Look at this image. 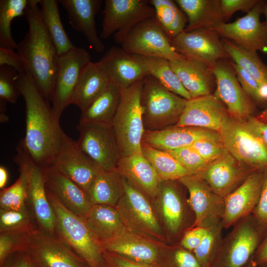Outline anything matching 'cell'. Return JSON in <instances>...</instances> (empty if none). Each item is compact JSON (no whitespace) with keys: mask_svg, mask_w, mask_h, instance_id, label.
<instances>
[{"mask_svg":"<svg viewBox=\"0 0 267 267\" xmlns=\"http://www.w3.org/2000/svg\"><path fill=\"white\" fill-rule=\"evenodd\" d=\"M17 83L25 103V136L21 143L32 161L45 168L52 165L64 132L30 75L18 74Z\"/></svg>","mask_w":267,"mask_h":267,"instance_id":"1","label":"cell"},{"mask_svg":"<svg viewBox=\"0 0 267 267\" xmlns=\"http://www.w3.org/2000/svg\"><path fill=\"white\" fill-rule=\"evenodd\" d=\"M39 0H28L25 15L29 29L17 44V53L41 93L48 102H51L58 55L44 24Z\"/></svg>","mask_w":267,"mask_h":267,"instance_id":"2","label":"cell"},{"mask_svg":"<svg viewBox=\"0 0 267 267\" xmlns=\"http://www.w3.org/2000/svg\"><path fill=\"white\" fill-rule=\"evenodd\" d=\"M143 80L121 89L119 105L112 122L121 158L141 152L145 131L140 104Z\"/></svg>","mask_w":267,"mask_h":267,"instance_id":"3","label":"cell"},{"mask_svg":"<svg viewBox=\"0 0 267 267\" xmlns=\"http://www.w3.org/2000/svg\"><path fill=\"white\" fill-rule=\"evenodd\" d=\"M46 194L56 218L55 233L89 267H102L103 249L88 228L85 219L66 208L46 187Z\"/></svg>","mask_w":267,"mask_h":267,"instance_id":"4","label":"cell"},{"mask_svg":"<svg viewBox=\"0 0 267 267\" xmlns=\"http://www.w3.org/2000/svg\"><path fill=\"white\" fill-rule=\"evenodd\" d=\"M181 185L178 180L162 181L152 201L168 244L178 243L195 222L194 214Z\"/></svg>","mask_w":267,"mask_h":267,"instance_id":"5","label":"cell"},{"mask_svg":"<svg viewBox=\"0 0 267 267\" xmlns=\"http://www.w3.org/2000/svg\"><path fill=\"white\" fill-rule=\"evenodd\" d=\"M187 100L169 90L152 76H146L140 94L145 131H159L175 126Z\"/></svg>","mask_w":267,"mask_h":267,"instance_id":"6","label":"cell"},{"mask_svg":"<svg viewBox=\"0 0 267 267\" xmlns=\"http://www.w3.org/2000/svg\"><path fill=\"white\" fill-rule=\"evenodd\" d=\"M267 230L252 214L239 220L223 238L210 267H244L252 258Z\"/></svg>","mask_w":267,"mask_h":267,"instance_id":"7","label":"cell"},{"mask_svg":"<svg viewBox=\"0 0 267 267\" xmlns=\"http://www.w3.org/2000/svg\"><path fill=\"white\" fill-rule=\"evenodd\" d=\"M123 184V194L115 207L127 229L144 237L167 243L152 201L124 178Z\"/></svg>","mask_w":267,"mask_h":267,"instance_id":"8","label":"cell"},{"mask_svg":"<svg viewBox=\"0 0 267 267\" xmlns=\"http://www.w3.org/2000/svg\"><path fill=\"white\" fill-rule=\"evenodd\" d=\"M220 134L225 149L242 165L254 171L267 169V145L245 122L230 117Z\"/></svg>","mask_w":267,"mask_h":267,"instance_id":"9","label":"cell"},{"mask_svg":"<svg viewBox=\"0 0 267 267\" xmlns=\"http://www.w3.org/2000/svg\"><path fill=\"white\" fill-rule=\"evenodd\" d=\"M14 161L23 168L27 177V205L40 229L55 233L56 218L48 199L43 169L35 164L20 143Z\"/></svg>","mask_w":267,"mask_h":267,"instance_id":"10","label":"cell"},{"mask_svg":"<svg viewBox=\"0 0 267 267\" xmlns=\"http://www.w3.org/2000/svg\"><path fill=\"white\" fill-rule=\"evenodd\" d=\"M104 2L100 37L106 39L114 34L115 42L119 44L136 24L155 16L148 0H105Z\"/></svg>","mask_w":267,"mask_h":267,"instance_id":"11","label":"cell"},{"mask_svg":"<svg viewBox=\"0 0 267 267\" xmlns=\"http://www.w3.org/2000/svg\"><path fill=\"white\" fill-rule=\"evenodd\" d=\"M121 45L124 50L132 54L160 57L170 61L186 58L176 51L155 16L136 24Z\"/></svg>","mask_w":267,"mask_h":267,"instance_id":"12","label":"cell"},{"mask_svg":"<svg viewBox=\"0 0 267 267\" xmlns=\"http://www.w3.org/2000/svg\"><path fill=\"white\" fill-rule=\"evenodd\" d=\"M77 141L85 155L101 170L117 169L121 158L111 125L79 123Z\"/></svg>","mask_w":267,"mask_h":267,"instance_id":"13","label":"cell"},{"mask_svg":"<svg viewBox=\"0 0 267 267\" xmlns=\"http://www.w3.org/2000/svg\"><path fill=\"white\" fill-rule=\"evenodd\" d=\"M89 53L85 48L75 47L58 56L57 71L52 103V112L58 121L65 109L71 104L80 74L90 62Z\"/></svg>","mask_w":267,"mask_h":267,"instance_id":"14","label":"cell"},{"mask_svg":"<svg viewBox=\"0 0 267 267\" xmlns=\"http://www.w3.org/2000/svg\"><path fill=\"white\" fill-rule=\"evenodd\" d=\"M212 70L216 86L214 94L225 105L230 116L242 122L253 116V100L242 89L229 61L219 60Z\"/></svg>","mask_w":267,"mask_h":267,"instance_id":"15","label":"cell"},{"mask_svg":"<svg viewBox=\"0 0 267 267\" xmlns=\"http://www.w3.org/2000/svg\"><path fill=\"white\" fill-rule=\"evenodd\" d=\"M27 251L36 267H89L56 233L39 228L32 232Z\"/></svg>","mask_w":267,"mask_h":267,"instance_id":"16","label":"cell"},{"mask_svg":"<svg viewBox=\"0 0 267 267\" xmlns=\"http://www.w3.org/2000/svg\"><path fill=\"white\" fill-rule=\"evenodd\" d=\"M265 3L260 0L245 16L232 23H222L211 30L240 47L267 54V27L260 19Z\"/></svg>","mask_w":267,"mask_h":267,"instance_id":"17","label":"cell"},{"mask_svg":"<svg viewBox=\"0 0 267 267\" xmlns=\"http://www.w3.org/2000/svg\"><path fill=\"white\" fill-rule=\"evenodd\" d=\"M220 37L214 30L201 28L184 31L171 43L176 51L186 59L212 67L218 61L229 58Z\"/></svg>","mask_w":267,"mask_h":267,"instance_id":"18","label":"cell"},{"mask_svg":"<svg viewBox=\"0 0 267 267\" xmlns=\"http://www.w3.org/2000/svg\"><path fill=\"white\" fill-rule=\"evenodd\" d=\"M51 166L64 173L86 193L101 171L82 152L77 141L65 133Z\"/></svg>","mask_w":267,"mask_h":267,"instance_id":"19","label":"cell"},{"mask_svg":"<svg viewBox=\"0 0 267 267\" xmlns=\"http://www.w3.org/2000/svg\"><path fill=\"white\" fill-rule=\"evenodd\" d=\"M230 117L225 105L212 93L187 100L175 126L198 127L220 133Z\"/></svg>","mask_w":267,"mask_h":267,"instance_id":"20","label":"cell"},{"mask_svg":"<svg viewBox=\"0 0 267 267\" xmlns=\"http://www.w3.org/2000/svg\"><path fill=\"white\" fill-rule=\"evenodd\" d=\"M263 171L256 170L236 189L224 198L222 218L224 228L232 227L242 219L252 214L259 200Z\"/></svg>","mask_w":267,"mask_h":267,"instance_id":"21","label":"cell"},{"mask_svg":"<svg viewBox=\"0 0 267 267\" xmlns=\"http://www.w3.org/2000/svg\"><path fill=\"white\" fill-rule=\"evenodd\" d=\"M178 180L189 193L188 202L195 216L192 227L211 219L222 218L224 198L215 193L204 179L197 175H192Z\"/></svg>","mask_w":267,"mask_h":267,"instance_id":"22","label":"cell"},{"mask_svg":"<svg viewBox=\"0 0 267 267\" xmlns=\"http://www.w3.org/2000/svg\"><path fill=\"white\" fill-rule=\"evenodd\" d=\"M254 171L240 164L226 150L220 157L209 163L204 170L197 175L204 179L215 193L224 198Z\"/></svg>","mask_w":267,"mask_h":267,"instance_id":"23","label":"cell"},{"mask_svg":"<svg viewBox=\"0 0 267 267\" xmlns=\"http://www.w3.org/2000/svg\"><path fill=\"white\" fill-rule=\"evenodd\" d=\"M165 243L125 230L103 243V250L134 262L158 267L160 252Z\"/></svg>","mask_w":267,"mask_h":267,"instance_id":"24","label":"cell"},{"mask_svg":"<svg viewBox=\"0 0 267 267\" xmlns=\"http://www.w3.org/2000/svg\"><path fill=\"white\" fill-rule=\"evenodd\" d=\"M43 169L47 189L66 208L85 219L92 206L86 192L54 166Z\"/></svg>","mask_w":267,"mask_h":267,"instance_id":"25","label":"cell"},{"mask_svg":"<svg viewBox=\"0 0 267 267\" xmlns=\"http://www.w3.org/2000/svg\"><path fill=\"white\" fill-rule=\"evenodd\" d=\"M98 62L110 82L121 89L129 87L147 75L133 54L118 46L110 48Z\"/></svg>","mask_w":267,"mask_h":267,"instance_id":"26","label":"cell"},{"mask_svg":"<svg viewBox=\"0 0 267 267\" xmlns=\"http://www.w3.org/2000/svg\"><path fill=\"white\" fill-rule=\"evenodd\" d=\"M221 139L218 132L198 127L172 126L163 130L145 131L142 142L165 151L191 146L202 138Z\"/></svg>","mask_w":267,"mask_h":267,"instance_id":"27","label":"cell"},{"mask_svg":"<svg viewBox=\"0 0 267 267\" xmlns=\"http://www.w3.org/2000/svg\"><path fill=\"white\" fill-rule=\"evenodd\" d=\"M101 0H59L66 10L71 27L82 33L89 45L95 51L101 52L105 46L97 36L95 17L99 11Z\"/></svg>","mask_w":267,"mask_h":267,"instance_id":"28","label":"cell"},{"mask_svg":"<svg viewBox=\"0 0 267 267\" xmlns=\"http://www.w3.org/2000/svg\"><path fill=\"white\" fill-rule=\"evenodd\" d=\"M117 169L131 185L154 200L162 180L141 152L120 158Z\"/></svg>","mask_w":267,"mask_h":267,"instance_id":"29","label":"cell"},{"mask_svg":"<svg viewBox=\"0 0 267 267\" xmlns=\"http://www.w3.org/2000/svg\"><path fill=\"white\" fill-rule=\"evenodd\" d=\"M170 62L172 69L192 98L212 94L216 81L212 67L186 58Z\"/></svg>","mask_w":267,"mask_h":267,"instance_id":"30","label":"cell"},{"mask_svg":"<svg viewBox=\"0 0 267 267\" xmlns=\"http://www.w3.org/2000/svg\"><path fill=\"white\" fill-rule=\"evenodd\" d=\"M110 82L98 62H89L79 77L71 104L85 110L107 88Z\"/></svg>","mask_w":267,"mask_h":267,"instance_id":"31","label":"cell"},{"mask_svg":"<svg viewBox=\"0 0 267 267\" xmlns=\"http://www.w3.org/2000/svg\"><path fill=\"white\" fill-rule=\"evenodd\" d=\"M187 18L184 31L197 29H211L225 22L221 0H176Z\"/></svg>","mask_w":267,"mask_h":267,"instance_id":"32","label":"cell"},{"mask_svg":"<svg viewBox=\"0 0 267 267\" xmlns=\"http://www.w3.org/2000/svg\"><path fill=\"white\" fill-rule=\"evenodd\" d=\"M85 221L101 246L127 229L116 208L109 205H92Z\"/></svg>","mask_w":267,"mask_h":267,"instance_id":"33","label":"cell"},{"mask_svg":"<svg viewBox=\"0 0 267 267\" xmlns=\"http://www.w3.org/2000/svg\"><path fill=\"white\" fill-rule=\"evenodd\" d=\"M124 193L123 178L117 169L101 170L87 193L92 205L116 207Z\"/></svg>","mask_w":267,"mask_h":267,"instance_id":"34","label":"cell"},{"mask_svg":"<svg viewBox=\"0 0 267 267\" xmlns=\"http://www.w3.org/2000/svg\"><path fill=\"white\" fill-rule=\"evenodd\" d=\"M133 55L141 65L147 75L155 78L164 87L174 93L187 100L192 98L172 69L169 60L156 56L139 54Z\"/></svg>","mask_w":267,"mask_h":267,"instance_id":"35","label":"cell"},{"mask_svg":"<svg viewBox=\"0 0 267 267\" xmlns=\"http://www.w3.org/2000/svg\"><path fill=\"white\" fill-rule=\"evenodd\" d=\"M121 89L110 82L101 94L85 110L81 112L79 123L111 125L119 105Z\"/></svg>","mask_w":267,"mask_h":267,"instance_id":"36","label":"cell"},{"mask_svg":"<svg viewBox=\"0 0 267 267\" xmlns=\"http://www.w3.org/2000/svg\"><path fill=\"white\" fill-rule=\"evenodd\" d=\"M44 24L50 37L58 56L64 54L76 46L74 45L63 26L60 16L57 0H39Z\"/></svg>","mask_w":267,"mask_h":267,"instance_id":"37","label":"cell"},{"mask_svg":"<svg viewBox=\"0 0 267 267\" xmlns=\"http://www.w3.org/2000/svg\"><path fill=\"white\" fill-rule=\"evenodd\" d=\"M141 153L155 170L162 181L178 180L192 175L167 152L154 148L143 142Z\"/></svg>","mask_w":267,"mask_h":267,"instance_id":"38","label":"cell"},{"mask_svg":"<svg viewBox=\"0 0 267 267\" xmlns=\"http://www.w3.org/2000/svg\"><path fill=\"white\" fill-rule=\"evenodd\" d=\"M149 0L154 8L156 19L171 41L184 31L187 18L175 0Z\"/></svg>","mask_w":267,"mask_h":267,"instance_id":"39","label":"cell"},{"mask_svg":"<svg viewBox=\"0 0 267 267\" xmlns=\"http://www.w3.org/2000/svg\"><path fill=\"white\" fill-rule=\"evenodd\" d=\"M222 41L232 61L249 73L259 86L267 84V65L262 61L257 51L243 48L224 38L222 39Z\"/></svg>","mask_w":267,"mask_h":267,"instance_id":"40","label":"cell"},{"mask_svg":"<svg viewBox=\"0 0 267 267\" xmlns=\"http://www.w3.org/2000/svg\"><path fill=\"white\" fill-rule=\"evenodd\" d=\"M202 224L207 226V231L193 253L202 267H210L222 244L224 227L221 218L211 219Z\"/></svg>","mask_w":267,"mask_h":267,"instance_id":"41","label":"cell"},{"mask_svg":"<svg viewBox=\"0 0 267 267\" xmlns=\"http://www.w3.org/2000/svg\"><path fill=\"white\" fill-rule=\"evenodd\" d=\"M28 0H0V47L13 50L17 44L11 32L13 19L25 15Z\"/></svg>","mask_w":267,"mask_h":267,"instance_id":"42","label":"cell"},{"mask_svg":"<svg viewBox=\"0 0 267 267\" xmlns=\"http://www.w3.org/2000/svg\"><path fill=\"white\" fill-rule=\"evenodd\" d=\"M20 175L11 186L3 188L0 193V208L20 210L27 209V177L25 170L19 167Z\"/></svg>","mask_w":267,"mask_h":267,"instance_id":"43","label":"cell"},{"mask_svg":"<svg viewBox=\"0 0 267 267\" xmlns=\"http://www.w3.org/2000/svg\"><path fill=\"white\" fill-rule=\"evenodd\" d=\"M158 267H202L193 253L178 243H164L161 248Z\"/></svg>","mask_w":267,"mask_h":267,"instance_id":"44","label":"cell"},{"mask_svg":"<svg viewBox=\"0 0 267 267\" xmlns=\"http://www.w3.org/2000/svg\"><path fill=\"white\" fill-rule=\"evenodd\" d=\"M38 228L28 208L13 210L0 209V232H32Z\"/></svg>","mask_w":267,"mask_h":267,"instance_id":"45","label":"cell"},{"mask_svg":"<svg viewBox=\"0 0 267 267\" xmlns=\"http://www.w3.org/2000/svg\"><path fill=\"white\" fill-rule=\"evenodd\" d=\"M32 232H0V265L13 253L27 251Z\"/></svg>","mask_w":267,"mask_h":267,"instance_id":"46","label":"cell"},{"mask_svg":"<svg viewBox=\"0 0 267 267\" xmlns=\"http://www.w3.org/2000/svg\"><path fill=\"white\" fill-rule=\"evenodd\" d=\"M167 152L192 175L200 173L208 164L191 146L183 147Z\"/></svg>","mask_w":267,"mask_h":267,"instance_id":"47","label":"cell"},{"mask_svg":"<svg viewBox=\"0 0 267 267\" xmlns=\"http://www.w3.org/2000/svg\"><path fill=\"white\" fill-rule=\"evenodd\" d=\"M17 72L13 68L0 66V98L5 101L15 103L21 95L17 77Z\"/></svg>","mask_w":267,"mask_h":267,"instance_id":"48","label":"cell"},{"mask_svg":"<svg viewBox=\"0 0 267 267\" xmlns=\"http://www.w3.org/2000/svg\"><path fill=\"white\" fill-rule=\"evenodd\" d=\"M191 146L208 163L220 157L226 151L222 139L202 138Z\"/></svg>","mask_w":267,"mask_h":267,"instance_id":"49","label":"cell"},{"mask_svg":"<svg viewBox=\"0 0 267 267\" xmlns=\"http://www.w3.org/2000/svg\"><path fill=\"white\" fill-rule=\"evenodd\" d=\"M207 229L205 224L191 227L183 233L178 243L184 249L193 253L201 242Z\"/></svg>","mask_w":267,"mask_h":267,"instance_id":"50","label":"cell"},{"mask_svg":"<svg viewBox=\"0 0 267 267\" xmlns=\"http://www.w3.org/2000/svg\"><path fill=\"white\" fill-rule=\"evenodd\" d=\"M260 0H221V6L224 21L228 20L234 12L242 11L247 13Z\"/></svg>","mask_w":267,"mask_h":267,"instance_id":"51","label":"cell"},{"mask_svg":"<svg viewBox=\"0 0 267 267\" xmlns=\"http://www.w3.org/2000/svg\"><path fill=\"white\" fill-rule=\"evenodd\" d=\"M229 62L235 70L237 79L245 92L254 100L256 101L259 89V84L245 70L234 63Z\"/></svg>","mask_w":267,"mask_h":267,"instance_id":"52","label":"cell"},{"mask_svg":"<svg viewBox=\"0 0 267 267\" xmlns=\"http://www.w3.org/2000/svg\"><path fill=\"white\" fill-rule=\"evenodd\" d=\"M252 215L261 225L267 228V169L263 171L261 194Z\"/></svg>","mask_w":267,"mask_h":267,"instance_id":"53","label":"cell"},{"mask_svg":"<svg viewBox=\"0 0 267 267\" xmlns=\"http://www.w3.org/2000/svg\"><path fill=\"white\" fill-rule=\"evenodd\" d=\"M6 65L15 69L18 74L26 71L24 64L14 50L0 47V66Z\"/></svg>","mask_w":267,"mask_h":267,"instance_id":"54","label":"cell"},{"mask_svg":"<svg viewBox=\"0 0 267 267\" xmlns=\"http://www.w3.org/2000/svg\"><path fill=\"white\" fill-rule=\"evenodd\" d=\"M104 263L109 267H154L128 259L113 253L103 251Z\"/></svg>","mask_w":267,"mask_h":267,"instance_id":"55","label":"cell"},{"mask_svg":"<svg viewBox=\"0 0 267 267\" xmlns=\"http://www.w3.org/2000/svg\"><path fill=\"white\" fill-rule=\"evenodd\" d=\"M0 267H36L27 251H17L9 255Z\"/></svg>","mask_w":267,"mask_h":267,"instance_id":"56","label":"cell"},{"mask_svg":"<svg viewBox=\"0 0 267 267\" xmlns=\"http://www.w3.org/2000/svg\"><path fill=\"white\" fill-rule=\"evenodd\" d=\"M245 122L267 145V123L260 121L254 116L250 117Z\"/></svg>","mask_w":267,"mask_h":267,"instance_id":"57","label":"cell"},{"mask_svg":"<svg viewBox=\"0 0 267 267\" xmlns=\"http://www.w3.org/2000/svg\"><path fill=\"white\" fill-rule=\"evenodd\" d=\"M252 259L258 266L267 262V230Z\"/></svg>","mask_w":267,"mask_h":267,"instance_id":"58","label":"cell"},{"mask_svg":"<svg viewBox=\"0 0 267 267\" xmlns=\"http://www.w3.org/2000/svg\"><path fill=\"white\" fill-rule=\"evenodd\" d=\"M8 179V173L5 168L1 166L0 167V188L3 189Z\"/></svg>","mask_w":267,"mask_h":267,"instance_id":"59","label":"cell"},{"mask_svg":"<svg viewBox=\"0 0 267 267\" xmlns=\"http://www.w3.org/2000/svg\"><path fill=\"white\" fill-rule=\"evenodd\" d=\"M256 117L260 121L267 123V107L258 114Z\"/></svg>","mask_w":267,"mask_h":267,"instance_id":"60","label":"cell"},{"mask_svg":"<svg viewBox=\"0 0 267 267\" xmlns=\"http://www.w3.org/2000/svg\"><path fill=\"white\" fill-rule=\"evenodd\" d=\"M262 14H264L266 17V20L264 21V23L267 27V3L266 2L264 5Z\"/></svg>","mask_w":267,"mask_h":267,"instance_id":"61","label":"cell"},{"mask_svg":"<svg viewBox=\"0 0 267 267\" xmlns=\"http://www.w3.org/2000/svg\"><path fill=\"white\" fill-rule=\"evenodd\" d=\"M246 267H258V266L251 259L248 263L246 265Z\"/></svg>","mask_w":267,"mask_h":267,"instance_id":"62","label":"cell"},{"mask_svg":"<svg viewBox=\"0 0 267 267\" xmlns=\"http://www.w3.org/2000/svg\"><path fill=\"white\" fill-rule=\"evenodd\" d=\"M258 267H267V262L259 265Z\"/></svg>","mask_w":267,"mask_h":267,"instance_id":"63","label":"cell"},{"mask_svg":"<svg viewBox=\"0 0 267 267\" xmlns=\"http://www.w3.org/2000/svg\"><path fill=\"white\" fill-rule=\"evenodd\" d=\"M102 267H108V266H107L106 265L105 266H103Z\"/></svg>","mask_w":267,"mask_h":267,"instance_id":"64","label":"cell"}]
</instances>
